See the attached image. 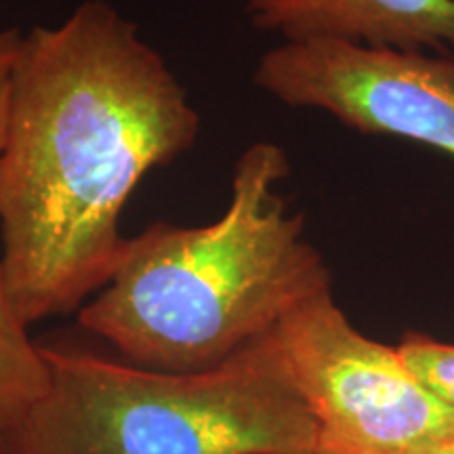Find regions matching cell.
<instances>
[{
	"instance_id": "cell-4",
	"label": "cell",
	"mask_w": 454,
	"mask_h": 454,
	"mask_svg": "<svg viewBox=\"0 0 454 454\" xmlns=\"http://www.w3.org/2000/svg\"><path fill=\"white\" fill-rule=\"evenodd\" d=\"M276 337L316 423V454H417L454 438V408L400 349L357 331L333 286L297 305Z\"/></svg>"
},
{
	"instance_id": "cell-2",
	"label": "cell",
	"mask_w": 454,
	"mask_h": 454,
	"mask_svg": "<svg viewBox=\"0 0 454 454\" xmlns=\"http://www.w3.org/2000/svg\"><path fill=\"white\" fill-rule=\"evenodd\" d=\"M288 156L259 141L242 152L231 200L208 225L154 223L127 238L110 282L78 309L84 331L122 360L160 372L223 364L311 294L333 286L278 184Z\"/></svg>"
},
{
	"instance_id": "cell-5",
	"label": "cell",
	"mask_w": 454,
	"mask_h": 454,
	"mask_svg": "<svg viewBox=\"0 0 454 454\" xmlns=\"http://www.w3.org/2000/svg\"><path fill=\"white\" fill-rule=\"evenodd\" d=\"M254 82L364 135H391L454 158V53L317 38L261 57Z\"/></svg>"
},
{
	"instance_id": "cell-8",
	"label": "cell",
	"mask_w": 454,
	"mask_h": 454,
	"mask_svg": "<svg viewBox=\"0 0 454 454\" xmlns=\"http://www.w3.org/2000/svg\"><path fill=\"white\" fill-rule=\"evenodd\" d=\"M397 349L425 387L454 408V343L411 331Z\"/></svg>"
},
{
	"instance_id": "cell-10",
	"label": "cell",
	"mask_w": 454,
	"mask_h": 454,
	"mask_svg": "<svg viewBox=\"0 0 454 454\" xmlns=\"http://www.w3.org/2000/svg\"><path fill=\"white\" fill-rule=\"evenodd\" d=\"M417 454H454V438L442 440L438 444H431Z\"/></svg>"
},
{
	"instance_id": "cell-1",
	"label": "cell",
	"mask_w": 454,
	"mask_h": 454,
	"mask_svg": "<svg viewBox=\"0 0 454 454\" xmlns=\"http://www.w3.org/2000/svg\"><path fill=\"white\" fill-rule=\"evenodd\" d=\"M198 133L177 76L106 0L24 34L0 156V254L27 325L81 309L110 282L135 187Z\"/></svg>"
},
{
	"instance_id": "cell-6",
	"label": "cell",
	"mask_w": 454,
	"mask_h": 454,
	"mask_svg": "<svg viewBox=\"0 0 454 454\" xmlns=\"http://www.w3.org/2000/svg\"><path fill=\"white\" fill-rule=\"evenodd\" d=\"M247 15L284 43L331 38L454 53V0H248Z\"/></svg>"
},
{
	"instance_id": "cell-7",
	"label": "cell",
	"mask_w": 454,
	"mask_h": 454,
	"mask_svg": "<svg viewBox=\"0 0 454 454\" xmlns=\"http://www.w3.org/2000/svg\"><path fill=\"white\" fill-rule=\"evenodd\" d=\"M27 328L11 299L0 254V431L30 411L51 383L43 345L34 343Z\"/></svg>"
},
{
	"instance_id": "cell-9",
	"label": "cell",
	"mask_w": 454,
	"mask_h": 454,
	"mask_svg": "<svg viewBox=\"0 0 454 454\" xmlns=\"http://www.w3.org/2000/svg\"><path fill=\"white\" fill-rule=\"evenodd\" d=\"M21 43H24V34L17 27L0 30V156H3L4 137H7L11 84H13V72Z\"/></svg>"
},
{
	"instance_id": "cell-3",
	"label": "cell",
	"mask_w": 454,
	"mask_h": 454,
	"mask_svg": "<svg viewBox=\"0 0 454 454\" xmlns=\"http://www.w3.org/2000/svg\"><path fill=\"white\" fill-rule=\"evenodd\" d=\"M51 383L0 454H316V423L276 331L202 372L43 345Z\"/></svg>"
}]
</instances>
